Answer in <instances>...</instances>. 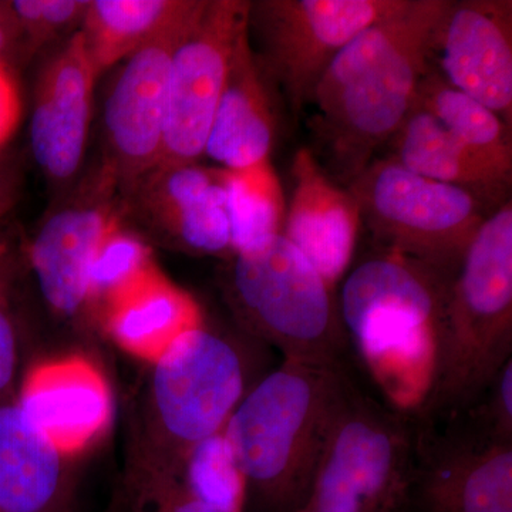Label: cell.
Returning <instances> with one entry per match:
<instances>
[{
    "instance_id": "1",
    "label": "cell",
    "mask_w": 512,
    "mask_h": 512,
    "mask_svg": "<svg viewBox=\"0 0 512 512\" xmlns=\"http://www.w3.org/2000/svg\"><path fill=\"white\" fill-rule=\"evenodd\" d=\"M447 0H409L340 50L313 93V133L326 174L350 185L392 140L430 70L431 45Z\"/></svg>"
},
{
    "instance_id": "2",
    "label": "cell",
    "mask_w": 512,
    "mask_h": 512,
    "mask_svg": "<svg viewBox=\"0 0 512 512\" xmlns=\"http://www.w3.org/2000/svg\"><path fill=\"white\" fill-rule=\"evenodd\" d=\"M350 365L285 360L249 387L224 434L242 481V512H299Z\"/></svg>"
},
{
    "instance_id": "3",
    "label": "cell",
    "mask_w": 512,
    "mask_h": 512,
    "mask_svg": "<svg viewBox=\"0 0 512 512\" xmlns=\"http://www.w3.org/2000/svg\"><path fill=\"white\" fill-rule=\"evenodd\" d=\"M512 359V204L491 212L448 288L429 389L414 416L440 423L476 404Z\"/></svg>"
},
{
    "instance_id": "4",
    "label": "cell",
    "mask_w": 512,
    "mask_h": 512,
    "mask_svg": "<svg viewBox=\"0 0 512 512\" xmlns=\"http://www.w3.org/2000/svg\"><path fill=\"white\" fill-rule=\"evenodd\" d=\"M342 281L339 311L350 348L386 402L416 412L429 389L447 279L409 256L376 251Z\"/></svg>"
},
{
    "instance_id": "5",
    "label": "cell",
    "mask_w": 512,
    "mask_h": 512,
    "mask_svg": "<svg viewBox=\"0 0 512 512\" xmlns=\"http://www.w3.org/2000/svg\"><path fill=\"white\" fill-rule=\"evenodd\" d=\"M247 363L234 342L202 323L151 360L133 466L180 471L195 444L220 433L248 392Z\"/></svg>"
},
{
    "instance_id": "6",
    "label": "cell",
    "mask_w": 512,
    "mask_h": 512,
    "mask_svg": "<svg viewBox=\"0 0 512 512\" xmlns=\"http://www.w3.org/2000/svg\"><path fill=\"white\" fill-rule=\"evenodd\" d=\"M417 420L346 372L311 487L299 512H404Z\"/></svg>"
},
{
    "instance_id": "7",
    "label": "cell",
    "mask_w": 512,
    "mask_h": 512,
    "mask_svg": "<svg viewBox=\"0 0 512 512\" xmlns=\"http://www.w3.org/2000/svg\"><path fill=\"white\" fill-rule=\"evenodd\" d=\"M227 293L245 328L285 360L349 365L335 288L284 235L254 254L231 256Z\"/></svg>"
},
{
    "instance_id": "8",
    "label": "cell",
    "mask_w": 512,
    "mask_h": 512,
    "mask_svg": "<svg viewBox=\"0 0 512 512\" xmlns=\"http://www.w3.org/2000/svg\"><path fill=\"white\" fill-rule=\"evenodd\" d=\"M348 188L377 249L453 274L490 215L474 192L421 177L392 158L372 161Z\"/></svg>"
},
{
    "instance_id": "9",
    "label": "cell",
    "mask_w": 512,
    "mask_h": 512,
    "mask_svg": "<svg viewBox=\"0 0 512 512\" xmlns=\"http://www.w3.org/2000/svg\"><path fill=\"white\" fill-rule=\"evenodd\" d=\"M409 0H259L249 3L248 32L269 82L298 116L330 63L369 26L396 15ZM254 47V46H252Z\"/></svg>"
},
{
    "instance_id": "10",
    "label": "cell",
    "mask_w": 512,
    "mask_h": 512,
    "mask_svg": "<svg viewBox=\"0 0 512 512\" xmlns=\"http://www.w3.org/2000/svg\"><path fill=\"white\" fill-rule=\"evenodd\" d=\"M404 512H512V441L466 413L440 423L417 420Z\"/></svg>"
},
{
    "instance_id": "11",
    "label": "cell",
    "mask_w": 512,
    "mask_h": 512,
    "mask_svg": "<svg viewBox=\"0 0 512 512\" xmlns=\"http://www.w3.org/2000/svg\"><path fill=\"white\" fill-rule=\"evenodd\" d=\"M249 3L198 0L171 57L158 165L192 164L204 156L229 60L248 25Z\"/></svg>"
},
{
    "instance_id": "12",
    "label": "cell",
    "mask_w": 512,
    "mask_h": 512,
    "mask_svg": "<svg viewBox=\"0 0 512 512\" xmlns=\"http://www.w3.org/2000/svg\"><path fill=\"white\" fill-rule=\"evenodd\" d=\"M121 214L113 175L93 168L50 208L30 242L28 258L50 309L73 319L87 312V285L94 252Z\"/></svg>"
},
{
    "instance_id": "13",
    "label": "cell",
    "mask_w": 512,
    "mask_h": 512,
    "mask_svg": "<svg viewBox=\"0 0 512 512\" xmlns=\"http://www.w3.org/2000/svg\"><path fill=\"white\" fill-rule=\"evenodd\" d=\"M197 5L195 0L183 18L124 60L111 84L104 103L100 164L113 175L120 192L160 163L171 57Z\"/></svg>"
},
{
    "instance_id": "14",
    "label": "cell",
    "mask_w": 512,
    "mask_h": 512,
    "mask_svg": "<svg viewBox=\"0 0 512 512\" xmlns=\"http://www.w3.org/2000/svg\"><path fill=\"white\" fill-rule=\"evenodd\" d=\"M121 218L138 234L197 255H231L225 170L158 165L121 192Z\"/></svg>"
},
{
    "instance_id": "15",
    "label": "cell",
    "mask_w": 512,
    "mask_h": 512,
    "mask_svg": "<svg viewBox=\"0 0 512 512\" xmlns=\"http://www.w3.org/2000/svg\"><path fill=\"white\" fill-rule=\"evenodd\" d=\"M437 59L450 86L468 94L505 124L512 123V2H448L433 36Z\"/></svg>"
},
{
    "instance_id": "16",
    "label": "cell",
    "mask_w": 512,
    "mask_h": 512,
    "mask_svg": "<svg viewBox=\"0 0 512 512\" xmlns=\"http://www.w3.org/2000/svg\"><path fill=\"white\" fill-rule=\"evenodd\" d=\"M97 74L76 32L37 76L30 148L49 183H72L82 167L92 121Z\"/></svg>"
},
{
    "instance_id": "17",
    "label": "cell",
    "mask_w": 512,
    "mask_h": 512,
    "mask_svg": "<svg viewBox=\"0 0 512 512\" xmlns=\"http://www.w3.org/2000/svg\"><path fill=\"white\" fill-rule=\"evenodd\" d=\"M291 175L292 197L282 235L336 289L355 255L362 224L359 205L349 188L326 174L309 148L296 151Z\"/></svg>"
},
{
    "instance_id": "18",
    "label": "cell",
    "mask_w": 512,
    "mask_h": 512,
    "mask_svg": "<svg viewBox=\"0 0 512 512\" xmlns=\"http://www.w3.org/2000/svg\"><path fill=\"white\" fill-rule=\"evenodd\" d=\"M15 399L25 416L67 457L104 433L113 409L104 377L76 357L33 367Z\"/></svg>"
},
{
    "instance_id": "19",
    "label": "cell",
    "mask_w": 512,
    "mask_h": 512,
    "mask_svg": "<svg viewBox=\"0 0 512 512\" xmlns=\"http://www.w3.org/2000/svg\"><path fill=\"white\" fill-rule=\"evenodd\" d=\"M268 82L256 59L247 25L235 43L205 143L204 156L220 168L244 170L271 160L275 117Z\"/></svg>"
},
{
    "instance_id": "20",
    "label": "cell",
    "mask_w": 512,
    "mask_h": 512,
    "mask_svg": "<svg viewBox=\"0 0 512 512\" xmlns=\"http://www.w3.org/2000/svg\"><path fill=\"white\" fill-rule=\"evenodd\" d=\"M64 456L16 402L0 400V512H69Z\"/></svg>"
},
{
    "instance_id": "21",
    "label": "cell",
    "mask_w": 512,
    "mask_h": 512,
    "mask_svg": "<svg viewBox=\"0 0 512 512\" xmlns=\"http://www.w3.org/2000/svg\"><path fill=\"white\" fill-rule=\"evenodd\" d=\"M99 318L120 348L154 360L178 335L202 323L197 302L153 266Z\"/></svg>"
},
{
    "instance_id": "22",
    "label": "cell",
    "mask_w": 512,
    "mask_h": 512,
    "mask_svg": "<svg viewBox=\"0 0 512 512\" xmlns=\"http://www.w3.org/2000/svg\"><path fill=\"white\" fill-rule=\"evenodd\" d=\"M389 143L393 147L390 158L407 170L466 188L485 202L497 200L511 185L512 175L478 156L416 104Z\"/></svg>"
},
{
    "instance_id": "23",
    "label": "cell",
    "mask_w": 512,
    "mask_h": 512,
    "mask_svg": "<svg viewBox=\"0 0 512 512\" xmlns=\"http://www.w3.org/2000/svg\"><path fill=\"white\" fill-rule=\"evenodd\" d=\"M195 0H94L82 33L97 77L171 28Z\"/></svg>"
},
{
    "instance_id": "24",
    "label": "cell",
    "mask_w": 512,
    "mask_h": 512,
    "mask_svg": "<svg viewBox=\"0 0 512 512\" xmlns=\"http://www.w3.org/2000/svg\"><path fill=\"white\" fill-rule=\"evenodd\" d=\"M414 104L478 156L512 175L511 127L483 103L450 86L433 67L421 80Z\"/></svg>"
},
{
    "instance_id": "25",
    "label": "cell",
    "mask_w": 512,
    "mask_h": 512,
    "mask_svg": "<svg viewBox=\"0 0 512 512\" xmlns=\"http://www.w3.org/2000/svg\"><path fill=\"white\" fill-rule=\"evenodd\" d=\"M231 256L264 249L284 229L286 202L271 160L244 170H225Z\"/></svg>"
},
{
    "instance_id": "26",
    "label": "cell",
    "mask_w": 512,
    "mask_h": 512,
    "mask_svg": "<svg viewBox=\"0 0 512 512\" xmlns=\"http://www.w3.org/2000/svg\"><path fill=\"white\" fill-rule=\"evenodd\" d=\"M150 244L128 227L121 214L101 238L94 252L87 285V312L100 315L117 296L153 268Z\"/></svg>"
},
{
    "instance_id": "27",
    "label": "cell",
    "mask_w": 512,
    "mask_h": 512,
    "mask_svg": "<svg viewBox=\"0 0 512 512\" xmlns=\"http://www.w3.org/2000/svg\"><path fill=\"white\" fill-rule=\"evenodd\" d=\"M181 478L200 503L217 512H242L244 481L224 430L188 451Z\"/></svg>"
},
{
    "instance_id": "28",
    "label": "cell",
    "mask_w": 512,
    "mask_h": 512,
    "mask_svg": "<svg viewBox=\"0 0 512 512\" xmlns=\"http://www.w3.org/2000/svg\"><path fill=\"white\" fill-rule=\"evenodd\" d=\"M111 512H217L188 490L180 471L130 466Z\"/></svg>"
},
{
    "instance_id": "29",
    "label": "cell",
    "mask_w": 512,
    "mask_h": 512,
    "mask_svg": "<svg viewBox=\"0 0 512 512\" xmlns=\"http://www.w3.org/2000/svg\"><path fill=\"white\" fill-rule=\"evenodd\" d=\"M20 29V45L33 56L53 40L79 32L86 18V0H13L10 2Z\"/></svg>"
},
{
    "instance_id": "30",
    "label": "cell",
    "mask_w": 512,
    "mask_h": 512,
    "mask_svg": "<svg viewBox=\"0 0 512 512\" xmlns=\"http://www.w3.org/2000/svg\"><path fill=\"white\" fill-rule=\"evenodd\" d=\"M464 413L498 439L512 441V359L505 363L476 404Z\"/></svg>"
},
{
    "instance_id": "31",
    "label": "cell",
    "mask_w": 512,
    "mask_h": 512,
    "mask_svg": "<svg viewBox=\"0 0 512 512\" xmlns=\"http://www.w3.org/2000/svg\"><path fill=\"white\" fill-rule=\"evenodd\" d=\"M15 269L16 264L0 274V400L15 394L18 373V335L10 303Z\"/></svg>"
},
{
    "instance_id": "32",
    "label": "cell",
    "mask_w": 512,
    "mask_h": 512,
    "mask_svg": "<svg viewBox=\"0 0 512 512\" xmlns=\"http://www.w3.org/2000/svg\"><path fill=\"white\" fill-rule=\"evenodd\" d=\"M22 114V103L15 77L5 60L0 59V150L5 148L15 133Z\"/></svg>"
},
{
    "instance_id": "33",
    "label": "cell",
    "mask_w": 512,
    "mask_h": 512,
    "mask_svg": "<svg viewBox=\"0 0 512 512\" xmlns=\"http://www.w3.org/2000/svg\"><path fill=\"white\" fill-rule=\"evenodd\" d=\"M23 168L15 153L0 150V222L18 205L23 191Z\"/></svg>"
},
{
    "instance_id": "34",
    "label": "cell",
    "mask_w": 512,
    "mask_h": 512,
    "mask_svg": "<svg viewBox=\"0 0 512 512\" xmlns=\"http://www.w3.org/2000/svg\"><path fill=\"white\" fill-rule=\"evenodd\" d=\"M20 29L10 2H0V59L20 45Z\"/></svg>"
},
{
    "instance_id": "35",
    "label": "cell",
    "mask_w": 512,
    "mask_h": 512,
    "mask_svg": "<svg viewBox=\"0 0 512 512\" xmlns=\"http://www.w3.org/2000/svg\"><path fill=\"white\" fill-rule=\"evenodd\" d=\"M15 264V252L10 247L8 239L0 237V274Z\"/></svg>"
},
{
    "instance_id": "36",
    "label": "cell",
    "mask_w": 512,
    "mask_h": 512,
    "mask_svg": "<svg viewBox=\"0 0 512 512\" xmlns=\"http://www.w3.org/2000/svg\"><path fill=\"white\" fill-rule=\"evenodd\" d=\"M5 271H6V269H5Z\"/></svg>"
}]
</instances>
